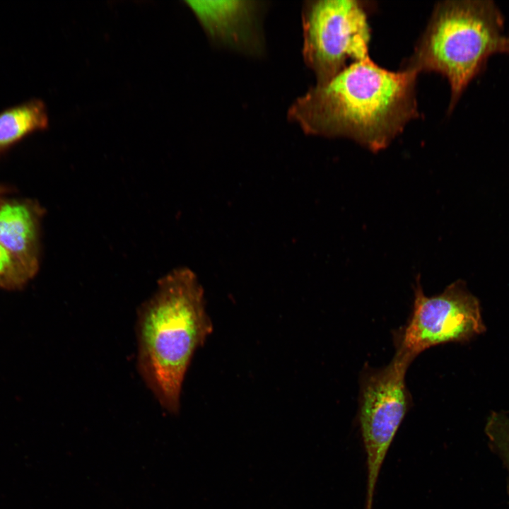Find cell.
I'll list each match as a JSON object with an SVG mask.
<instances>
[{
  "instance_id": "obj_13",
  "label": "cell",
  "mask_w": 509,
  "mask_h": 509,
  "mask_svg": "<svg viewBox=\"0 0 509 509\" xmlns=\"http://www.w3.org/2000/svg\"><path fill=\"white\" fill-rule=\"evenodd\" d=\"M6 189L4 187L0 186V201L4 199V194H5Z\"/></svg>"
},
{
  "instance_id": "obj_8",
  "label": "cell",
  "mask_w": 509,
  "mask_h": 509,
  "mask_svg": "<svg viewBox=\"0 0 509 509\" xmlns=\"http://www.w3.org/2000/svg\"><path fill=\"white\" fill-rule=\"evenodd\" d=\"M40 206L28 201H0V243L34 276L39 267Z\"/></svg>"
},
{
  "instance_id": "obj_7",
  "label": "cell",
  "mask_w": 509,
  "mask_h": 509,
  "mask_svg": "<svg viewBox=\"0 0 509 509\" xmlns=\"http://www.w3.org/2000/svg\"><path fill=\"white\" fill-rule=\"evenodd\" d=\"M188 6L214 42L249 54L259 53L260 6L253 1H188Z\"/></svg>"
},
{
  "instance_id": "obj_6",
  "label": "cell",
  "mask_w": 509,
  "mask_h": 509,
  "mask_svg": "<svg viewBox=\"0 0 509 509\" xmlns=\"http://www.w3.org/2000/svg\"><path fill=\"white\" fill-rule=\"evenodd\" d=\"M414 291L411 317L396 337V347L414 358L431 346L464 341L485 329L479 300L464 281L457 280L443 293L428 297L418 276Z\"/></svg>"
},
{
  "instance_id": "obj_5",
  "label": "cell",
  "mask_w": 509,
  "mask_h": 509,
  "mask_svg": "<svg viewBox=\"0 0 509 509\" xmlns=\"http://www.w3.org/2000/svg\"><path fill=\"white\" fill-rule=\"evenodd\" d=\"M414 358L397 348L387 365L366 368L361 380L358 418L366 455L365 509H373L382 463L409 408L405 375Z\"/></svg>"
},
{
  "instance_id": "obj_4",
  "label": "cell",
  "mask_w": 509,
  "mask_h": 509,
  "mask_svg": "<svg viewBox=\"0 0 509 509\" xmlns=\"http://www.w3.org/2000/svg\"><path fill=\"white\" fill-rule=\"evenodd\" d=\"M368 6L361 1H306L303 9V57L322 85L352 63L369 57Z\"/></svg>"
},
{
  "instance_id": "obj_11",
  "label": "cell",
  "mask_w": 509,
  "mask_h": 509,
  "mask_svg": "<svg viewBox=\"0 0 509 509\" xmlns=\"http://www.w3.org/2000/svg\"><path fill=\"white\" fill-rule=\"evenodd\" d=\"M32 277L23 264L0 243V288H21Z\"/></svg>"
},
{
  "instance_id": "obj_9",
  "label": "cell",
  "mask_w": 509,
  "mask_h": 509,
  "mask_svg": "<svg viewBox=\"0 0 509 509\" xmlns=\"http://www.w3.org/2000/svg\"><path fill=\"white\" fill-rule=\"evenodd\" d=\"M48 127L47 107L40 99L32 98L5 108L0 112V155Z\"/></svg>"
},
{
  "instance_id": "obj_3",
  "label": "cell",
  "mask_w": 509,
  "mask_h": 509,
  "mask_svg": "<svg viewBox=\"0 0 509 509\" xmlns=\"http://www.w3.org/2000/svg\"><path fill=\"white\" fill-rule=\"evenodd\" d=\"M503 30V16L491 0L439 2L402 69L443 76L450 87L451 112L488 58L499 53Z\"/></svg>"
},
{
  "instance_id": "obj_12",
  "label": "cell",
  "mask_w": 509,
  "mask_h": 509,
  "mask_svg": "<svg viewBox=\"0 0 509 509\" xmlns=\"http://www.w3.org/2000/svg\"><path fill=\"white\" fill-rule=\"evenodd\" d=\"M509 54V35H505L500 46L499 53Z\"/></svg>"
},
{
  "instance_id": "obj_2",
  "label": "cell",
  "mask_w": 509,
  "mask_h": 509,
  "mask_svg": "<svg viewBox=\"0 0 509 509\" xmlns=\"http://www.w3.org/2000/svg\"><path fill=\"white\" fill-rule=\"evenodd\" d=\"M212 330L203 288L188 268L176 269L160 279L154 293L138 309L137 369L168 413H179L192 357Z\"/></svg>"
},
{
  "instance_id": "obj_10",
  "label": "cell",
  "mask_w": 509,
  "mask_h": 509,
  "mask_svg": "<svg viewBox=\"0 0 509 509\" xmlns=\"http://www.w3.org/2000/svg\"><path fill=\"white\" fill-rule=\"evenodd\" d=\"M486 433L490 447L507 471L509 492V419L503 414L493 413L487 421Z\"/></svg>"
},
{
  "instance_id": "obj_1",
  "label": "cell",
  "mask_w": 509,
  "mask_h": 509,
  "mask_svg": "<svg viewBox=\"0 0 509 509\" xmlns=\"http://www.w3.org/2000/svg\"><path fill=\"white\" fill-rule=\"evenodd\" d=\"M417 76L389 71L368 57L298 98L288 117L307 134L348 138L377 152L419 117Z\"/></svg>"
}]
</instances>
